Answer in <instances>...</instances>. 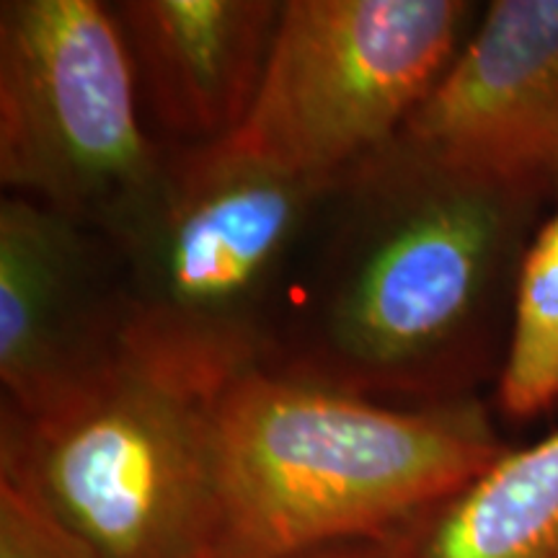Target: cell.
I'll use <instances>...</instances> for the list:
<instances>
[{
    "mask_svg": "<svg viewBox=\"0 0 558 558\" xmlns=\"http://www.w3.org/2000/svg\"><path fill=\"white\" fill-rule=\"evenodd\" d=\"M215 558H284L396 527L509 445L478 396L388 403L254 369L215 396Z\"/></svg>",
    "mask_w": 558,
    "mask_h": 558,
    "instance_id": "cell-2",
    "label": "cell"
},
{
    "mask_svg": "<svg viewBox=\"0 0 558 558\" xmlns=\"http://www.w3.org/2000/svg\"><path fill=\"white\" fill-rule=\"evenodd\" d=\"M463 0H284L246 122L226 148L331 179L401 135L481 11Z\"/></svg>",
    "mask_w": 558,
    "mask_h": 558,
    "instance_id": "cell-6",
    "label": "cell"
},
{
    "mask_svg": "<svg viewBox=\"0 0 558 558\" xmlns=\"http://www.w3.org/2000/svg\"><path fill=\"white\" fill-rule=\"evenodd\" d=\"M541 207L390 140L326 186L264 369L388 403L476 396Z\"/></svg>",
    "mask_w": 558,
    "mask_h": 558,
    "instance_id": "cell-1",
    "label": "cell"
},
{
    "mask_svg": "<svg viewBox=\"0 0 558 558\" xmlns=\"http://www.w3.org/2000/svg\"><path fill=\"white\" fill-rule=\"evenodd\" d=\"M213 401L124 360L52 411L0 403V484L96 558H215Z\"/></svg>",
    "mask_w": 558,
    "mask_h": 558,
    "instance_id": "cell-4",
    "label": "cell"
},
{
    "mask_svg": "<svg viewBox=\"0 0 558 558\" xmlns=\"http://www.w3.org/2000/svg\"><path fill=\"white\" fill-rule=\"evenodd\" d=\"M331 179L284 177L226 145H169L150 202L111 239L128 360L205 399L267 367Z\"/></svg>",
    "mask_w": 558,
    "mask_h": 558,
    "instance_id": "cell-3",
    "label": "cell"
},
{
    "mask_svg": "<svg viewBox=\"0 0 558 558\" xmlns=\"http://www.w3.org/2000/svg\"><path fill=\"white\" fill-rule=\"evenodd\" d=\"M558 401V213L530 239L512 295L509 337L497 378L499 411L541 416Z\"/></svg>",
    "mask_w": 558,
    "mask_h": 558,
    "instance_id": "cell-11",
    "label": "cell"
},
{
    "mask_svg": "<svg viewBox=\"0 0 558 558\" xmlns=\"http://www.w3.org/2000/svg\"><path fill=\"white\" fill-rule=\"evenodd\" d=\"M153 135L111 3H0V184L117 239L160 184Z\"/></svg>",
    "mask_w": 558,
    "mask_h": 558,
    "instance_id": "cell-5",
    "label": "cell"
},
{
    "mask_svg": "<svg viewBox=\"0 0 558 558\" xmlns=\"http://www.w3.org/2000/svg\"><path fill=\"white\" fill-rule=\"evenodd\" d=\"M380 543L388 558H558V429L507 448Z\"/></svg>",
    "mask_w": 558,
    "mask_h": 558,
    "instance_id": "cell-10",
    "label": "cell"
},
{
    "mask_svg": "<svg viewBox=\"0 0 558 558\" xmlns=\"http://www.w3.org/2000/svg\"><path fill=\"white\" fill-rule=\"evenodd\" d=\"M284 0L111 3L145 122L163 145L213 148L246 122Z\"/></svg>",
    "mask_w": 558,
    "mask_h": 558,
    "instance_id": "cell-9",
    "label": "cell"
},
{
    "mask_svg": "<svg viewBox=\"0 0 558 558\" xmlns=\"http://www.w3.org/2000/svg\"><path fill=\"white\" fill-rule=\"evenodd\" d=\"M117 243L39 202L0 199V403L41 414L128 360Z\"/></svg>",
    "mask_w": 558,
    "mask_h": 558,
    "instance_id": "cell-7",
    "label": "cell"
},
{
    "mask_svg": "<svg viewBox=\"0 0 558 558\" xmlns=\"http://www.w3.org/2000/svg\"><path fill=\"white\" fill-rule=\"evenodd\" d=\"M399 140L546 205L558 199V0H494Z\"/></svg>",
    "mask_w": 558,
    "mask_h": 558,
    "instance_id": "cell-8",
    "label": "cell"
},
{
    "mask_svg": "<svg viewBox=\"0 0 558 558\" xmlns=\"http://www.w3.org/2000/svg\"><path fill=\"white\" fill-rule=\"evenodd\" d=\"M284 558H388L386 548L378 541H354V543H337V546H324L303 550V554L284 556Z\"/></svg>",
    "mask_w": 558,
    "mask_h": 558,
    "instance_id": "cell-13",
    "label": "cell"
},
{
    "mask_svg": "<svg viewBox=\"0 0 558 558\" xmlns=\"http://www.w3.org/2000/svg\"><path fill=\"white\" fill-rule=\"evenodd\" d=\"M0 558H96L78 538L19 494L0 484Z\"/></svg>",
    "mask_w": 558,
    "mask_h": 558,
    "instance_id": "cell-12",
    "label": "cell"
}]
</instances>
